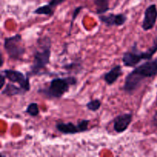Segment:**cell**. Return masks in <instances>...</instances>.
<instances>
[{
    "label": "cell",
    "mask_w": 157,
    "mask_h": 157,
    "mask_svg": "<svg viewBox=\"0 0 157 157\" xmlns=\"http://www.w3.org/2000/svg\"><path fill=\"white\" fill-rule=\"evenodd\" d=\"M157 75V58L148 60L134 67L127 75L122 90L128 94H133L147 78H154Z\"/></svg>",
    "instance_id": "1"
},
{
    "label": "cell",
    "mask_w": 157,
    "mask_h": 157,
    "mask_svg": "<svg viewBox=\"0 0 157 157\" xmlns=\"http://www.w3.org/2000/svg\"><path fill=\"white\" fill-rule=\"evenodd\" d=\"M52 56V40L48 36H44L37 40V48L34 51L33 61L30 71L27 73L29 77L42 75L48 64H50Z\"/></svg>",
    "instance_id": "2"
},
{
    "label": "cell",
    "mask_w": 157,
    "mask_h": 157,
    "mask_svg": "<svg viewBox=\"0 0 157 157\" xmlns=\"http://www.w3.org/2000/svg\"><path fill=\"white\" fill-rule=\"evenodd\" d=\"M78 82V79L74 76L54 78L48 87L38 89V93L48 99H60L69 91L71 86L76 85Z\"/></svg>",
    "instance_id": "3"
},
{
    "label": "cell",
    "mask_w": 157,
    "mask_h": 157,
    "mask_svg": "<svg viewBox=\"0 0 157 157\" xmlns=\"http://www.w3.org/2000/svg\"><path fill=\"white\" fill-rule=\"evenodd\" d=\"M157 52V37L153 39V44L147 50L140 51L137 48V42L135 41L131 46L130 50H127L122 56V62L124 67H135L143 61V60L153 59V55Z\"/></svg>",
    "instance_id": "4"
},
{
    "label": "cell",
    "mask_w": 157,
    "mask_h": 157,
    "mask_svg": "<svg viewBox=\"0 0 157 157\" xmlns=\"http://www.w3.org/2000/svg\"><path fill=\"white\" fill-rule=\"evenodd\" d=\"M3 47L9 58L15 61L22 60L25 54V47L23 44L21 34H15L13 36L6 37L4 39Z\"/></svg>",
    "instance_id": "5"
},
{
    "label": "cell",
    "mask_w": 157,
    "mask_h": 157,
    "mask_svg": "<svg viewBox=\"0 0 157 157\" xmlns=\"http://www.w3.org/2000/svg\"><path fill=\"white\" fill-rule=\"evenodd\" d=\"M90 120H79L78 124H75L72 122H59L56 124L57 130L64 135H73L79 133H84L88 130Z\"/></svg>",
    "instance_id": "6"
},
{
    "label": "cell",
    "mask_w": 157,
    "mask_h": 157,
    "mask_svg": "<svg viewBox=\"0 0 157 157\" xmlns=\"http://www.w3.org/2000/svg\"><path fill=\"white\" fill-rule=\"evenodd\" d=\"M1 73L3 74L6 79L9 80L10 82L17 83L19 84L20 87L26 92L30 90V77L27 74L25 75L20 71L14 70V69H5L1 71Z\"/></svg>",
    "instance_id": "7"
},
{
    "label": "cell",
    "mask_w": 157,
    "mask_h": 157,
    "mask_svg": "<svg viewBox=\"0 0 157 157\" xmlns=\"http://www.w3.org/2000/svg\"><path fill=\"white\" fill-rule=\"evenodd\" d=\"M98 18L100 21L107 27H120L124 25L127 21V16L124 13H109L107 15L103 14L100 15Z\"/></svg>",
    "instance_id": "8"
},
{
    "label": "cell",
    "mask_w": 157,
    "mask_h": 157,
    "mask_svg": "<svg viewBox=\"0 0 157 157\" xmlns=\"http://www.w3.org/2000/svg\"><path fill=\"white\" fill-rule=\"evenodd\" d=\"M157 21V7L156 4H151L146 9L144 12V17L143 20V30L147 32L154 28Z\"/></svg>",
    "instance_id": "9"
},
{
    "label": "cell",
    "mask_w": 157,
    "mask_h": 157,
    "mask_svg": "<svg viewBox=\"0 0 157 157\" xmlns=\"http://www.w3.org/2000/svg\"><path fill=\"white\" fill-rule=\"evenodd\" d=\"M131 113H124L117 115L113 121V127L117 133H122L128 129L133 121Z\"/></svg>",
    "instance_id": "10"
},
{
    "label": "cell",
    "mask_w": 157,
    "mask_h": 157,
    "mask_svg": "<svg viewBox=\"0 0 157 157\" xmlns=\"http://www.w3.org/2000/svg\"><path fill=\"white\" fill-rule=\"evenodd\" d=\"M123 75L122 67L120 64H117L112 67L110 71L103 75L102 78L108 85H113Z\"/></svg>",
    "instance_id": "11"
},
{
    "label": "cell",
    "mask_w": 157,
    "mask_h": 157,
    "mask_svg": "<svg viewBox=\"0 0 157 157\" xmlns=\"http://www.w3.org/2000/svg\"><path fill=\"white\" fill-rule=\"evenodd\" d=\"M27 93L25 90H23L20 86L15 85V83H12L9 81L7 84H6L4 87L2 89L1 94L5 95L7 97H12L15 95H24Z\"/></svg>",
    "instance_id": "12"
},
{
    "label": "cell",
    "mask_w": 157,
    "mask_h": 157,
    "mask_svg": "<svg viewBox=\"0 0 157 157\" xmlns=\"http://www.w3.org/2000/svg\"><path fill=\"white\" fill-rule=\"evenodd\" d=\"M98 15H103L110 10V0H94Z\"/></svg>",
    "instance_id": "13"
},
{
    "label": "cell",
    "mask_w": 157,
    "mask_h": 157,
    "mask_svg": "<svg viewBox=\"0 0 157 157\" xmlns=\"http://www.w3.org/2000/svg\"><path fill=\"white\" fill-rule=\"evenodd\" d=\"M55 13V9H52L49 4L44 5V6H39L38 8L35 9L33 11V14L35 15H47V16H52Z\"/></svg>",
    "instance_id": "14"
},
{
    "label": "cell",
    "mask_w": 157,
    "mask_h": 157,
    "mask_svg": "<svg viewBox=\"0 0 157 157\" xmlns=\"http://www.w3.org/2000/svg\"><path fill=\"white\" fill-rule=\"evenodd\" d=\"M25 113H28L29 115H30L31 117H37L39 115L40 110H39V106L37 103L32 102L28 105L27 108L25 110Z\"/></svg>",
    "instance_id": "15"
},
{
    "label": "cell",
    "mask_w": 157,
    "mask_h": 157,
    "mask_svg": "<svg viewBox=\"0 0 157 157\" xmlns=\"http://www.w3.org/2000/svg\"><path fill=\"white\" fill-rule=\"evenodd\" d=\"M101 101L99 99H93L89 101L86 104V108L88 110L92 112H96L101 108Z\"/></svg>",
    "instance_id": "16"
},
{
    "label": "cell",
    "mask_w": 157,
    "mask_h": 157,
    "mask_svg": "<svg viewBox=\"0 0 157 157\" xmlns=\"http://www.w3.org/2000/svg\"><path fill=\"white\" fill-rule=\"evenodd\" d=\"M63 68L65 69L67 71H75L76 73H79L80 71L83 68L82 65H81L80 63H76V62H72L70 64H65V65L63 66Z\"/></svg>",
    "instance_id": "17"
},
{
    "label": "cell",
    "mask_w": 157,
    "mask_h": 157,
    "mask_svg": "<svg viewBox=\"0 0 157 157\" xmlns=\"http://www.w3.org/2000/svg\"><path fill=\"white\" fill-rule=\"evenodd\" d=\"M84 9V6H78V7L75 8L74 9V12H73V15H72V18L71 20V25H70V27H69V32H68V35H70L72 29H73V25H74V23H75V20H76L77 17H78V14L81 12V10Z\"/></svg>",
    "instance_id": "18"
},
{
    "label": "cell",
    "mask_w": 157,
    "mask_h": 157,
    "mask_svg": "<svg viewBox=\"0 0 157 157\" xmlns=\"http://www.w3.org/2000/svg\"><path fill=\"white\" fill-rule=\"evenodd\" d=\"M65 1L66 0H50V2H48V4H49V6L52 8V9H55L57 7H58V6H61V5L63 4V3H64Z\"/></svg>",
    "instance_id": "19"
},
{
    "label": "cell",
    "mask_w": 157,
    "mask_h": 157,
    "mask_svg": "<svg viewBox=\"0 0 157 157\" xmlns=\"http://www.w3.org/2000/svg\"><path fill=\"white\" fill-rule=\"evenodd\" d=\"M0 77H1V90L3 88V87L6 86V78L4 76V75L3 74L1 73V75H0Z\"/></svg>",
    "instance_id": "20"
},
{
    "label": "cell",
    "mask_w": 157,
    "mask_h": 157,
    "mask_svg": "<svg viewBox=\"0 0 157 157\" xmlns=\"http://www.w3.org/2000/svg\"><path fill=\"white\" fill-rule=\"evenodd\" d=\"M152 124L154 127H157V110L155 112L154 115L153 116V118H152Z\"/></svg>",
    "instance_id": "21"
},
{
    "label": "cell",
    "mask_w": 157,
    "mask_h": 157,
    "mask_svg": "<svg viewBox=\"0 0 157 157\" xmlns=\"http://www.w3.org/2000/svg\"><path fill=\"white\" fill-rule=\"evenodd\" d=\"M1 61H2V62H1V64H0V65L2 66L3 65V63H4V59H3L2 54H1Z\"/></svg>",
    "instance_id": "22"
},
{
    "label": "cell",
    "mask_w": 157,
    "mask_h": 157,
    "mask_svg": "<svg viewBox=\"0 0 157 157\" xmlns=\"http://www.w3.org/2000/svg\"><path fill=\"white\" fill-rule=\"evenodd\" d=\"M156 106H157V94H156Z\"/></svg>",
    "instance_id": "23"
}]
</instances>
